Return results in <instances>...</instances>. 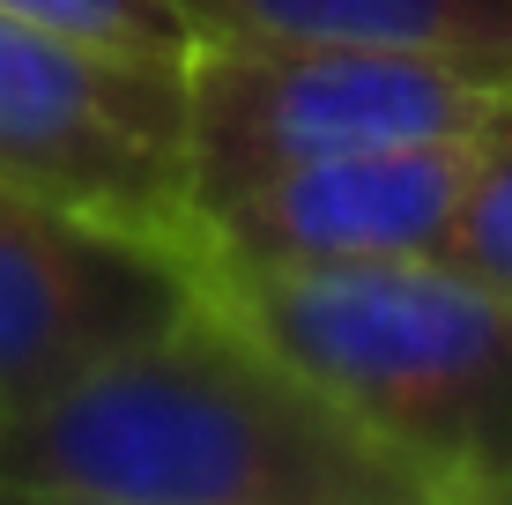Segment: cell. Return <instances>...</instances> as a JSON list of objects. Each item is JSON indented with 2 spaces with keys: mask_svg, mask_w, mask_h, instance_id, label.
Returning <instances> with one entry per match:
<instances>
[{
  "mask_svg": "<svg viewBox=\"0 0 512 505\" xmlns=\"http://www.w3.org/2000/svg\"><path fill=\"white\" fill-rule=\"evenodd\" d=\"M0 505H431L201 283L179 320L0 409Z\"/></svg>",
  "mask_w": 512,
  "mask_h": 505,
  "instance_id": "6da1fadb",
  "label": "cell"
},
{
  "mask_svg": "<svg viewBox=\"0 0 512 505\" xmlns=\"http://www.w3.org/2000/svg\"><path fill=\"white\" fill-rule=\"evenodd\" d=\"M431 505H512V290L446 253L201 275Z\"/></svg>",
  "mask_w": 512,
  "mask_h": 505,
  "instance_id": "7a4b0ae2",
  "label": "cell"
},
{
  "mask_svg": "<svg viewBox=\"0 0 512 505\" xmlns=\"http://www.w3.org/2000/svg\"><path fill=\"white\" fill-rule=\"evenodd\" d=\"M512 90L468 67L334 38H193L186 45V164L193 208L282 164L357 149L461 142Z\"/></svg>",
  "mask_w": 512,
  "mask_h": 505,
  "instance_id": "3957f363",
  "label": "cell"
},
{
  "mask_svg": "<svg viewBox=\"0 0 512 505\" xmlns=\"http://www.w3.org/2000/svg\"><path fill=\"white\" fill-rule=\"evenodd\" d=\"M0 179L193 260L186 52H119L0 8Z\"/></svg>",
  "mask_w": 512,
  "mask_h": 505,
  "instance_id": "277c9868",
  "label": "cell"
},
{
  "mask_svg": "<svg viewBox=\"0 0 512 505\" xmlns=\"http://www.w3.org/2000/svg\"><path fill=\"white\" fill-rule=\"evenodd\" d=\"M193 298L186 253L0 179V409L156 335Z\"/></svg>",
  "mask_w": 512,
  "mask_h": 505,
  "instance_id": "5b68a950",
  "label": "cell"
},
{
  "mask_svg": "<svg viewBox=\"0 0 512 505\" xmlns=\"http://www.w3.org/2000/svg\"><path fill=\"white\" fill-rule=\"evenodd\" d=\"M468 156L475 134L416 149L312 156V164L245 179L193 208V268L260 275V268H357V260L446 253Z\"/></svg>",
  "mask_w": 512,
  "mask_h": 505,
  "instance_id": "8992f818",
  "label": "cell"
},
{
  "mask_svg": "<svg viewBox=\"0 0 512 505\" xmlns=\"http://www.w3.org/2000/svg\"><path fill=\"white\" fill-rule=\"evenodd\" d=\"M193 38H334L468 67L512 90V0H179Z\"/></svg>",
  "mask_w": 512,
  "mask_h": 505,
  "instance_id": "52a82bcc",
  "label": "cell"
},
{
  "mask_svg": "<svg viewBox=\"0 0 512 505\" xmlns=\"http://www.w3.org/2000/svg\"><path fill=\"white\" fill-rule=\"evenodd\" d=\"M446 260L483 283L512 290V97L490 112V127H475V156H468V186L446 231Z\"/></svg>",
  "mask_w": 512,
  "mask_h": 505,
  "instance_id": "ba28073f",
  "label": "cell"
},
{
  "mask_svg": "<svg viewBox=\"0 0 512 505\" xmlns=\"http://www.w3.org/2000/svg\"><path fill=\"white\" fill-rule=\"evenodd\" d=\"M8 15L45 30H67V38L90 45H119V52H186L193 23L179 0H0Z\"/></svg>",
  "mask_w": 512,
  "mask_h": 505,
  "instance_id": "9c48e42d",
  "label": "cell"
}]
</instances>
